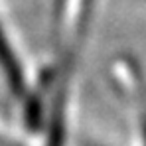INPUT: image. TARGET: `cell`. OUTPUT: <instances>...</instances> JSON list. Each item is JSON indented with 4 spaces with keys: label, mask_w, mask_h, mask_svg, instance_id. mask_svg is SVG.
<instances>
[{
    "label": "cell",
    "mask_w": 146,
    "mask_h": 146,
    "mask_svg": "<svg viewBox=\"0 0 146 146\" xmlns=\"http://www.w3.org/2000/svg\"><path fill=\"white\" fill-rule=\"evenodd\" d=\"M134 93H136V103H138V111H140V126L144 132V146H146V95L142 93V83L138 79V75H134Z\"/></svg>",
    "instance_id": "2"
},
{
    "label": "cell",
    "mask_w": 146,
    "mask_h": 146,
    "mask_svg": "<svg viewBox=\"0 0 146 146\" xmlns=\"http://www.w3.org/2000/svg\"><path fill=\"white\" fill-rule=\"evenodd\" d=\"M0 69L6 75V81L10 85V89L14 91V95H20L24 91V77H22V69L16 61V55L10 48V42L0 26Z\"/></svg>",
    "instance_id": "1"
}]
</instances>
